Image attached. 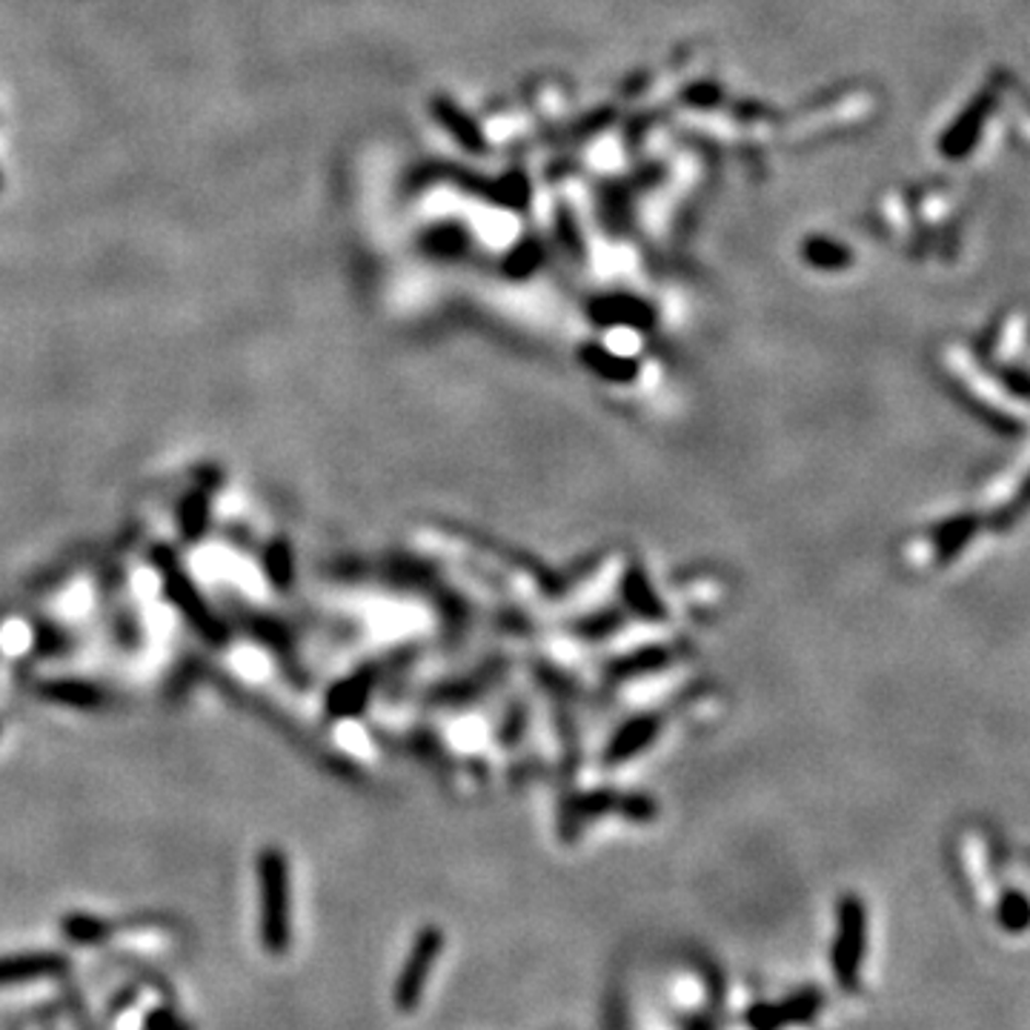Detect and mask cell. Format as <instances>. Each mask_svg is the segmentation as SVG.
Listing matches in <instances>:
<instances>
[{"instance_id": "9c48e42d", "label": "cell", "mask_w": 1030, "mask_h": 1030, "mask_svg": "<svg viewBox=\"0 0 1030 1030\" xmlns=\"http://www.w3.org/2000/svg\"><path fill=\"white\" fill-rule=\"evenodd\" d=\"M1028 861H1030V853H1028Z\"/></svg>"}, {"instance_id": "3957f363", "label": "cell", "mask_w": 1030, "mask_h": 1030, "mask_svg": "<svg viewBox=\"0 0 1030 1030\" xmlns=\"http://www.w3.org/2000/svg\"><path fill=\"white\" fill-rule=\"evenodd\" d=\"M438 948H441V936L438 934L421 936L416 953L409 957L407 971H404V976H401V987H398L401 1010H409L418 1002V994H421V987H424V979H427V973H430L432 959H436Z\"/></svg>"}, {"instance_id": "8992f818", "label": "cell", "mask_w": 1030, "mask_h": 1030, "mask_svg": "<svg viewBox=\"0 0 1030 1030\" xmlns=\"http://www.w3.org/2000/svg\"><path fill=\"white\" fill-rule=\"evenodd\" d=\"M63 968L60 957H15L3 959L0 962V985L3 982H15V979H32L44 976V973H55Z\"/></svg>"}, {"instance_id": "52a82bcc", "label": "cell", "mask_w": 1030, "mask_h": 1030, "mask_svg": "<svg viewBox=\"0 0 1030 1030\" xmlns=\"http://www.w3.org/2000/svg\"><path fill=\"white\" fill-rule=\"evenodd\" d=\"M438 109H441V120H444L447 127H450L452 132L459 135L461 141L467 143L470 149H478V147H482V143L475 141V138H478V135H475V129L470 127L467 120H464V118H459L461 112H452L450 106H447V104H438Z\"/></svg>"}, {"instance_id": "7a4b0ae2", "label": "cell", "mask_w": 1030, "mask_h": 1030, "mask_svg": "<svg viewBox=\"0 0 1030 1030\" xmlns=\"http://www.w3.org/2000/svg\"><path fill=\"white\" fill-rule=\"evenodd\" d=\"M287 873L278 853L264 859V941L269 950L287 948Z\"/></svg>"}, {"instance_id": "277c9868", "label": "cell", "mask_w": 1030, "mask_h": 1030, "mask_svg": "<svg viewBox=\"0 0 1030 1030\" xmlns=\"http://www.w3.org/2000/svg\"><path fill=\"white\" fill-rule=\"evenodd\" d=\"M976 530H979V521L973 519V516H959V519L941 524V530L936 533V542H934L936 558L950 562V558L957 556L964 544L971 542Z\"/></svg>"}, {"instance_id": "6da1fadb", "label": "cell", "mask_w": 1030, "mask_h": 1030, "mask_svg": "<svg viewBox=\"0 0 1030 1030\" xmlns=\"http://www.w3.org/2000/svg\"><path fill=\"white\" fill-rule=\"evenodd\" d=\"M865 904L856 896H847L838 911V941L833 950V968H836L838 982L845 987H856L861 957H865Z\"/></svg>"}, {"instance_id": "5b68a950", "label": "cell", "mask_w": 1030, "mask_h": 1030, "mask_svg": "<svg viewBox=\"0 0 1030 1030\" xmlns=\"http://www.w3.org/2000/svg\"><path fill=\"white\" fill-rule=\"evenodd\" d=\"M996 922L1008 934H1025L1030 927V899L1022 890H1005L996 902Z\"/></svg>"}, {"instance_id": "ba28073f", "label": "cell", "mask_w": 1030, "mask_h": 1030, "mask_svg": "<svg viewBox=\"0 0 1030 1030\" xmlns=\"http://www.w3.org/2000/svg\"><path fill=\"white\" fill-rule=\"evenodd\" d=\"M1030 501V478L1028 482H1025V487H1022V496H1019V501H1016V507H1025Z\"/></svg>"}]
</instances>
